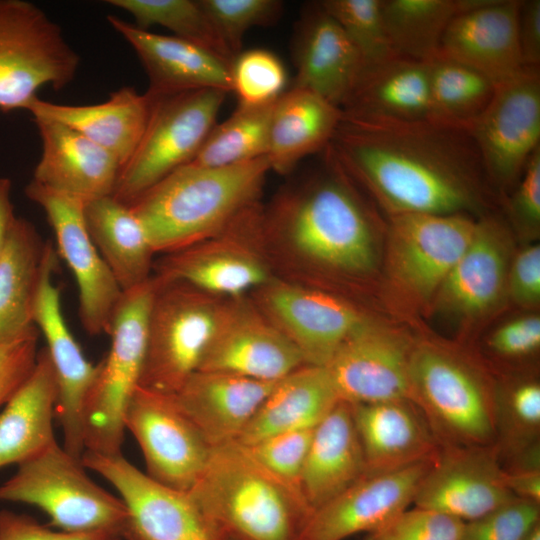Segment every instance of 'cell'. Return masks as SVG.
Masks as SVG:
<instances>
[{
    "label": "cell",
    "mask_w": 540,
    "mask_h": 540,
    "mask_svg": "<svg viewBox=\"0 0 540 540\" xmlns=\"http://www.w3.org/2000/svg\"><path fill=\"white\" fill-rule=\"evenodd\" d=\"M503 478L513 496L540 504V469L503 470Z\"/></svg>",
    "instance_id": "cell-55"
},
{
    "label": "cell",
    "mask_w": 540,
    "mask_h": 540,
    "mask_svg": "<svg viewBox=\"0 0 540 540\" xmlns=\"http://www.w3.org/2000/svg\"><path fill=\"white\" fill-rule=\"evenodd\" d=\"M45 247L34 225L15 216L0 257V345L39 334L34 306Z\"/></svg>",
    "instance_id": "cell-35"
},
{
    "label": "cell",
    "mask_w": 540,
    "mask_h": 540,
    "mask_svg": "<svg viewBox=\"0 0 540 540\" xmlns=\"http://www.w3.org/2000/svg\"><path fill=\"white\" fill-rule=\"evenodd\" d=\"M108 22L134 49L149 80L147 93L219 89L232 92L231 63L173 35L156 34L109 15Z\"/></svg>",
    "instance_id": "cell-25"
},
{
    "label": "cell",
    "mask_w": 540,
    "mask_h": 540,
    "mask_svg": "<svg viewBox=\"0 0 540 540\" xmlns=\"http://www.w3.org/2000/svg\"><path fill=\"white\" fill-rule=\"evenodd\" d=\"M324 152L391 215L464 214L487 205L491 183L465 129L342 115Z\"/></svg>",
    "instance_id": "cell-1"
},
{
    "label": "cell",
    "mask_w": 540,
    "mask_h": 540,
    "mask_svg": "<svg viewBox=\"0 0 540 540\" xmlns=\"http://www.w3.org/2000/svg\"><path fill=\"white\" fill-rule=\"evenodd\" d=\"M81 461L114 486L125 504L128 521L123 540H221L225 535L190 492L152 479L122 453L85 450Z\"/></svg>",
    "instance_id": "cell-12"
},
{
    "label": "cell",
    "mask_w": 540,
    "mask_h": 540,
    "mask_svg": "<svg viewBox=\"0 0 540 540\" xmlns=\"http://www.w3.org/2000/svg\"><path fill=\"white\" fill-rule=\"evenodd\" d=\"M486 345L489 353L503 362L534 357L540 349L539 316L526 315L506 322L494 330Z\"/></svg>",
    "instance_id": "cell-49"
},
{
    "label": "cell",
    "mask_w": 540,
    "mask_h": 540,
    "mask_svg": "<svg viewBox=\"0 0 540 540\" xmlns=\"http://www.w3.org/2000/svg\"><path fill=\"white\" fill-rule=\"evenodd\" d=\"M57 381L46 348L33 371L0 413V468L21 464L56 442L53 430Z\"/></svg>",
    "instance_id": "cell-34"
},
{
    "label": "cell",
    "mask_w": 540,
    "mask_h": 540,
    "mask_svg": "<svg viewBox=\"0 0 540 540\" xmlns=\"http://www.w3.org/2000/svg\"><path fill=\"white\" fill-rule=\"evenodd\" d=\"M125 430L138 442L146 474L189 492L202 476L212 447L176 405L172 394L137 386L124 415Z\"/></svg>",
    "instance_id": "cell-16"
},
{
    "label": "cell",
    "mask_w": 540,
    "mask_h": 540,
    "mask_svg": "<svg viewBox=\"0 0 540 540\" xmlns=\"http://www.w3.org/2000/svg\"><path fill=\"white\" fill-rule=\"evenodd\" d=\"M523 540H540V524L537 525Z\"/></svg>",
    "instance_id": "cell-57"
},
{
    "label": "cell",
    "mask_w": 540,
    "mask_h": 540,
    "mask_svg": "<svg viewBox=\"0 0 540 540\" xmlns=\"http://www.w3.org/2000/svg\"><path fill=\"white\" fill-rule=\"evenodd\" d=\"M477 0H381L385 30L397 56L427 62L451 20Z\"/></svg>",
    "instance_id": "cell-38"
},
{
    "label": "cell",
    "mask_w": 540,
    "mask_h": 540,
    "mask_svg": "<svg viewBox=\"0 0 540 540\" xmlns=\"http://www.w3.org/2000/svg\"><path fill=\"white\" fill-rule=\"evenodd\" d=\"M303 365L297 348L243 296L229 299L198 370L273 382Z\"/></svg>",
    "instance_id": "cell-21"
},
{
    "label": "cell",
    "mask_w": 540,
    "mask_h": 540,
    "mask_svg": "<svg viewBox=\"0 0 540 540\" xmlns=\"http://www.w3.org/2000/svg\"><path fill=\"white\" fill-rule=\"evenodd\" d=\"M339 401L326 367L303 365L276 382L236 441L248 446L277 434L314 429Z\"/></svg>",
    "instance_id": "cell-33"
},
{
    "label": "cell",
    "mask_w": 540,
    "mask_h": 540,
    "mask_svg": "<svg viewBox=\"0 0 540 540\" xmlns=\"http://www.w3.org/2000/svg\"><path fill=\"white\" fill-rule=\"evenodd\" d=\"M341 110L352 119L431 120L426 62L395 56L363 66Z\"/></svg>",
    "instance_id": "cell-32"
},
{
    "label": "cell",
    "mask_w": 540,
    "mask_h": 540,
    "mask_svg": "<svg viewBox=\"0 0 540 540\" xmlns=\"http://www.w3.org/2000/svg\"><path fill=\"white\" fill-rule=\"evenodd\" d=\"M517 33L523 66L540 68V0H520Z\"/></svg>",
    "instance_id": "cell-54"
},
{
    "label": "cell",
    "mask_w": 540,
    "mask_h": 540,
    "mask_svg": "<svg viewBox=\"0 0 540 540\" xmlns=\"http://www.w3.org/2000/svg\"><path fill=\"white\" fill-rule=\"evenodd\" d=\"M508 200V214L515 229L536 236L540 229V147L531 155Z\"/></svg>",
    "instance_id": "cell-50"
},
{
    "label": "cell",
    "mask_w": 540,
    "mask_h": 540,
    "mask_svg": "<svg viewBox=\"0 0 540 540\" xmlns=\"http://www.w3.org/2000/svg\"><path fill=\"white\" fill-rule=\"evenodd\" d=\"M11 186L12 183L9 178H0V257L5 246L9 228L16 216L10 199Z\"/></svg>",
    "instance_id": "cell-56"
},
{
    "label": "cell",
    "mask_w": 540,
    "mask_h": 540,
    "mask_svg": "<svg viewBox=\"0 0 540 540\" xmlns=\"http://www.w3.org/2000/svg\"><path fill=\"white\" fill-rule=\"evenodd\" d=\"M366 472L351 404L339 401L314 428L300 478L311 514L340 495Z\"/></svg>",
    "instance_id": "cell-31"
},
{
    "label": "cell",
    "mask_w": 540,
    "mask_h": 540,
    "mask_svg": "<svg viewBox=\"0 0 540 540\" xmlns=\"http://www.w3.org/2000/svg\"><path fill=\"white\" fill-rule=\"evenodd\" d=\"M426 64L431 120L466 130L490 103L496 84L477 70L440 52Z\"/></svg>",
    "instance_id": "cell-40"
},
{
    "label": "cell",
    "mask_w": 540,
    "mask_h": 540,
    "mask_svg": "<svg viewBox=\"0 0 540 540\" xmlns=\"http://www.w3.org/2000/svg\"><path fill=\"white\" fill-rule=\"evenodd\" d=\"M413 346L402 334L366 319L325 366L340 400L350 404L409 400Z\"/></svg>",
    "instance_id": "cell-19"
},
{
    "label": "cell",
    "mask_w": 540,
    "mask_h": 540,
    "mask_svg": "<svg viewBox=\"0 0 540 540\" xmlns=\"http://www.w3.org/2000/svg\"><path fill=\"white\" fill-rule=\"evenodd\" d=\"M154 278L138 386L173 394L199 369L229 299L183 282Z\"/></svg>",
    "instance_id": "cell-7"
},
{
    "label": "cell",
    "mask_w": 540,
    "mask_h": 540,
    "mask_svg": "<svg viewBox=\"0 0 540 540\" xmlns=\"http://www.w3.org/2000/svg\"><path fill=\"white\" fill-rule=\"evenodd\" d=\"M513 497L494 446H443L424 475L413 503L467 523Z\"/></svg>",
    "instance_id": "cell-20"
},
{
    "label": "cell",
    "mask_w": 540,
    "mask_h": 540,
    "mask_svg": "<svg viewBox=\"0 0 540 540\" xmlns=\"http://www.w3.org/2000/svg\"><path fill=\"white\" fill-rule=\"evenodd\" d=\"M88 233L123 292L150 279L155 254L145 230L127 205L112 195L85 202Z\"/></svg>",
    "instance_id": "cell-37"
},
{
    "label": "cell",
    "mask_w": 540,
    "mask_h": 540,
    "mask_svg": "<svg viewBox=\"0 0 540 540\" xmlns=\"http://www.w3.org/2000/svg\"><path fill=\"white\" fill-rule=\"evenodd\" d=\"M259 202L215 235L154 261L153 273L221 298L248 296L275 276L262 239Z\"/></svg>",
    "instance_id": "cell-11"
},
{
    "label": "cell",
    "mask_w": 540,
    "mask_h": 540,
    "mask_svg": "<svg viewBox=\"0 0 540 540\" xmlns=\"http://www.w3.org/2000/svg\"><path fill=\"white\" fill-rule=\"evenodd\" d=\"M231 54L241 52L245 33L277 22L283 3L277 0H199Z\"/></svg>",
    "instance_id": "cell-45"
},
{
    "label": "cell",
    "mask_w": 540,
    "mask_h": 540,
    "mask_svg": "<svg viewBox=\"0 0 540 540\" xmlns=\"http://www.w3.org/2000/svg\"><path fill=\"white\" fill-rule=\"evenodd\" d=\"M147 94L151 105L145 131L133 155L121 168L112 194L127 205L195 158L216 124L227 92L199 89Z\"/></svg>",
    "instance_id": "cell-9"
},
{
    "label": "cell",
    "mask_w": 540,
    "mask_h": 540,
    "mask_svg": "<svg viewBox=\"0 0 540 540\" xmlns=\"http://www.w3.org/2000/svg\"><path fill=\"white\" fill-rule=\"evenodd\" d=\"M85 469L81 458L56 441L18 465L0 485V501L38 507L60 531L112 532L123 539L128 521L125 504L94 483Z\"/></svg>",
    "instance_id": "cell-6"
},
{
    "label": "cell",
    "mask_w": 540,
    "mask_h": 540,
    "mask_svg": "<svg viewBox=\"0 0 540 540\" xmlns=\"http://www.w3.org/2000/svg\"><path fill=\"white\" fill-rule=\"evenodd\" d=\"M324 157L326 171L283 188L263 206V246L275 276L304 285L320 275L365 277L377 262L372 213L349 177Z\"/></svg>",
    "instance_id": "cell-2"
},
{
    "label": "cell",
    "mask_w": 540,
    "mask_h": 540,
    "mask_svg": "<svg viewBox=\"0 0 540 540\" xmlns=\"http://www.w3.org/2000/svg\"><path fill=\"white\" fill-rule=\"evenodd\" d=\"M409 400L440 447L494 446V386L485 369L449 348L416 343L409 361Z\"/></svg>",
    "instance_id": "cell-5"
},
{
    "label": "cell",
    "mask_w": 540,
    "mask_h": 540,
    "mask_svg": "<svg viewBox=\"0 0 540 540\" xmlns=\"http://www.w3.org/2000/svg\"><path fill=\"white\" fill-rule=\"evenodd\" d=\"M34 122L42 142L34 181L84 201L113 194L121 165L109 152L60 122Z\"/></svg>",
    "instance_id": "cell-27"
},
{
    "label": "cell",
    "mask_w": 540,
    "mask_h": 540,
    "mask_svg": "<svg viewBox=\"0 0 540 540\" xmlns=\"http://www.w3.org/2000/svg\"><path fill=\"white\" fill-rule=\"evenodd\" d=\"M293 60V87L314 92L340 109L364 66L343 29L319 3L300 19Z\"/></svg>",
    "instance_id": "cell-28"
},
{
    "label": "cell",
    "mask_w": 540,
    "mask_h": 540,
    "mask_svg": "<svg viewBox=\"0 0 540 540\" xmlns=\"http://www.w3.org/2000/svg\"><path fill=\"white\" fill-rule=\"evenodd\" d=\"M150 105L147 93L125 86L98 104L64 105L36 97L26 110L33 118L54 120L81 133L109 152L122 168L143 136Z\"/></svg>",
    "instance_id": "cell-30"
},
{
    "label": "cell",
    "mask_w": 540,
    "mask_h": 540,
    "mask_svg": "<svg viewBox=\"0 0 540 540\" xmlns=\"http://www.w3.org/2000/svg\"><path fill=\"white\" fill-rule=\"evenodd\" d=\"M313 430L277 434L246 447L264 468L301 494L300 478Z\"/></svg>",
    "instance_id": "cell-46"
},
{
    "label": "cell",
    "mask_w": 540,
    "mask_h": 540,
    "mask_svg": "<svg viewBox=\"0 0 540 540\" xmlns=\"http://www.w3.org/2000/svg\"><path fill=\"white\" fill-rule=\"evenodd\" d=\"M155 289L156 280L152 275L143 284L123 292L108 332L111 336L109 353L99 363L97 378L84 406L85 450L101 454L121 453L124 415L139 385Z\"/></svg>",
    "instance_id": "cell-8"
},
{
    "label": "cell",
    "mask_w": 540,
    "mask_h": 540,
    "mask_svg": "<svg viewBox=\"0 0 540 540\" xmlns=\"http://www.w3.org/2000/svg\"><path fill=\"white\" fill-rule=\"evenodd\" d=\"M365 540H372V538L370 536H368Z\"/></svg>",
    "instance_id": "cell-59"
},
{
    "label": "cell",
    "mask_w": 540,
    "mask_h": 540,
    "mask_svg": "<svg viewBox=\"0 0 540 540\" xmlns=\"http://www.w3.org/2000/svg\"><path fill=\"white\" fill-rule=\"evenodd\" d=\"M221 540H241V539L235 536L229 535V534H225Z\"/></svg>",
    "instance_id": "cell-58"
},
{
    "label": "cell",
    "mask_w": 540,
    "mask_h": 540,
    "mask_svg": "<svg viewBox=\"0 0 540 540\" xmlns=\"http://www.w3.org/2000/svg\"><path fill=\"white\" fill-rule=\"evenodd\" d=\"M78 53L61 27L24 0H0V110L27 109L41 87L60 90L76 76Z\"/></svg>",
    "instance_id": "cell-10"
},
{
    "label": "cell",
    "mask_w": 540,
    "mask_h": 540,
    "mask_svg": "<svg viewBox=\"0 0 540 540\" xmlns=\"http://www.w3.org/2000/svg\"><path fill=\"white\" fill-rule=\"evenodd\" d=\"M319 4L343 29L364 66L397 56L385 30L381 0H324Z\"/></svg>",
    "instance_id": "cell-43"
},
{
    "label": "cell",
    "mask_w": 540,
    "mask_h": 540,
    "mask_svg": "<svg viewBox=\"0 0 540 540\" xmlns=\"http://www.w3.org/2000/svg\"><path fill=\"white\" fill-rule=\"evenodd\" d=\"M276 100L256 106L238 104L227 119L214 125L189 164L225 167L266 157Z\"/></svg>",
    "instance_id": "cell-41"
},
{
    "label": "cell",
    "mask_w": 540,
    "mask_h": 540,
    "mask_svg": "<svg viewBox=\"0 0 540 540\" xmlns=\"http://www.w3.org/2000/svg\"><path fill=\"white\" fill-rule=\"evenodd\" d=\"M56 249L46 242L42 272L34 306V324L42 332L57 381L55 418L62 427L63 447L81 458L83 411L97 378L99 364L87 360L70 332L61 309V293L53 282L57 269Z\"/></svg>",
    "instance_id": "cell-18"
},
{
    "label": "cell",
    "mask_w": 540,
    "mask_h": 540,
    "mask_svg": "<svg viewBox=\"0 0 540 540\" xmlns=\"http://www.w3.org/2000/svg\"><path fill=\"white\" fill-rule=\"evenodd\" d=\"M539 524L540 504L513 497L465 523L462 540H523Z\"/></svg>",
    "instance_id": "cell-47"
},
{
    "label": "cell",
    "mask_w": 540,
    "mask_h": 540,
    "mask_svg": "<svg viewBox=\"0 0 540 540\" xmlns=\"http://www.w3.org/2000/svg\"><path fill=\"white\" fill-rule=\"evenodd\" d=\"M494 427L501 466L540 446V383L535 376L511 372L495 379Z\"/></svg>",
    "instance_id": "cell-39"
},
{
    "label": "cell",
    "mask_w": 540,
    "mask_h": 540,
    "mask_svg": "<svg viewBox=\"0 0 540 540\" xmlns=\"http://www.w3.org/2000/svg\"><path fill=\"white\" fill-rule=\"evenodd\" d=\"M270 171L266 157L225 167L187 164L130 207L155 254H167L215 235L259 203Z\"/></svg>",
    "instance_id": "cell-3"
},
{
    "label": "cell",
    "mask_w": 540,
    "mask_h": 540,
    "mask_svg": "<svg viewBox=\"0 0 540 540\" xmlns=\"http://www.w3.org/2000/svg\"><path fill=\"white\" fill-rule=\"evenodd\" d=\"M25 194L45 212L55 235L57 254L74 275L83 328L89 335L108 334L123 291L88 233L84 218L86 201L34 180L25 187Z\"/></svg>",
    "instance_id": "cell-17"
},
{
    "label": "cell",
    "mask_w": 540,
    "mask_h": 540,
    "mask_svg": "<svg viewBox=\"0 0 540 540\" xmlns=\"http://www.w3.org/2000/svg\"><path fill=\"white\" fill-rule=\"evenodd\" d=\"M287 72L273 52L255 48L238 53L231 63V86L238 104L256 106L275 101L285 92Z\"/></svg>",
    "instance_id": "cell-44"
},
{
    "label": "cell",
    "mask_w": 540,
    "mask_h": 540,
    "mask_svg": "<svg viewBox=\"0 0 540 540\" xmlns=\"http://www.w3.org/2000/svg\"><path fill=\"white\" fill-rule=\"evenodd\" d=\"M342 110L306 89L291 87L276 100L266 158L270 170L289 174L305 157L324 151L342 120Z\"/></svg>",
    "instance_id": "cell-36"
},
{
    "label": "cell",
    "mask_w": 540,
    "mask_h": 540,
    "mask_svg": "<svg viewBox=\"0 0 540 540\" xmlns=\"http://www.w3.org/2000/svg\"><path fill=\"white\" fill-rule=\"evenodd\" d=\"M464 526V522L450 515L415 506L369 536L372 540H462Z\"/></svg>",
    "instance_id": "cell-48"
},
{
    "label": "cell",
    "mask_w": 540,
    "mask_h": 540,
    "mask_svg": "<svg viewBox=\"0 0 540 540\" xmlns=\"http://www.w3.org/2000/svg\"><path fill=\"white\" fill-rule=\"evenodd\" d=\"M507 293L523 307H536L540 302V246L532 244L521 249L510 260Z\"/></svg>",
    "instance_id": "cell-51"
},
{
    "label": "cell",
    "mask_w": 540,
    "mask_h": 540,
    "mask_svg": "<svg viewBox=\"0 0 540 540\" xmlns=\"http://www.w3.org/2000/svg\"><path fill=\"white\" fill-rule=\"evenodd\" d=\"M248 296L297 348L305 365L326 366L345 339L366 320L348 300L278 276Z\"/></svg>",
    "instance_id": "cell-15"
},
{
    "label": "cell",
    "mask_w": 540,
    "mask_h": 540,
    "mask_svg": "<svg viewBox=\"0 0 540 540\" xmlns=\"http://www.w3.org/2000/svg\"><path fill=\"white\" fill-rule=\"evenodd\" d=\"M520 0H477L449 23L439 52L482 73L495 84L522 64L517 33Z\"/></svg>",
    "instance_id": "cell-24"
},
{
    "label": "cell",
    "mask_w": 540,
    "mask_h": 540,
    "mask_svg": "<svg viewBox=\"0 0 540 540\" xmlns=\"http://www.w3.org/2000/svg\"><path fill=\"white\" fill-rule=\"evenodd\" d=\"M366 472L376 474L433 459L440 445L409 400L351 404Z\"/></svg>",
    "instance_id": "cell-29"
},
{
    "label": "cell",
    "mask_w": 540,
    "mask_h": 540,
    "mask_svg": "<svg viewBox=\"0 0 540 540\" xmlns=\"http://www.w3.org/2000/svg\"><path fill=\"white\" fill-rule=\"evenodd\" d=\"M476 222L465 214H395L388 226L387 273L414 304L432 303L470 243Z\"/></svg>",
    "instance_id": "cell-13"
},
{
    "label": "cell",
    "mask_w": 540,
    "mask_h": 540,
    "mask_svg": "<svg viewBox=\"0 0 540 540\" xmlns=\"http://www.w3.org/2000/svg\"><path fill=\"white\" fill-rule=\"evenodd\" d=\"M276 382L197 370L172 396L204 440L215 448L239 438Z\"/></svg>",
    "instance_id": "cell-26"
},
{
    "label": "cell",
    "mask_w": 540,
    "mask_h": 540,
    "mask_svg": "<svg viewBox=\"0 0 540 540\" xmlns=\"http://www.w3.org/2000/svg\"><path fill=\"white\" fill-rule=\"evenodd\" d=\"M0 540H123L112 532L54 531L31 516L0 510Z\"/></svg>",
    "instance_id": "cell-53"
},
{
    "label": "cell",
    "mask_w": 540,
    "mask_h": 540,
    "mask_svg": "<svg viewBox=\"0 0 540 540\" xmlns=\"http://www.w3.org/2000/svg\"><path fill=\"white\" fill-rule=\"evenodd\" d=\"M107 3L129 13L139 28L163 26L173 36L197 44L230 63L234 59L199 0H109Z\"/></svg>",
    "instance_id": "cell-42"
},
{
    "label": "cell",
    "mask_w": 540,
    "mask_h": 540,
    "mask_svg": "<svg viewBox=\"0 0 540 540\" xmlns=\"http://www.w3.org/2000/svg\"><path fill=\"white\" fill-rule=\"evenodd\" d=\"M432 460L401 469L368 474L314 511L298 540H344L373 533L413 503Z\"/></svg>",
    "instance_id": "cell-22"
},
{
    "label": "cell",
    "mask_w": 540,
    "mask_h": 540,
    "mask_svg": "<svg viewBox=\"0 0 540 540\" xmlns=\"http://www.w3.org/2000/svg\"><path fill=\"white\" fill-rule=\"evenodd\" d=\"M189 492L225 534L241 540H298L311 515L302 495L237 441L212 449Z\"/></svg>",
    "instance_id": "cell-4"
},
{
    "label": "cell",
    "mask_w": 540,
    "mask_h": 540,
    "mask_svg": "<svg viewBox=\"0 0 540 540\" xmlns=\"http://www.w3.org/2000/svg\"><path fill=\"white\" fill-rule=\"evenodd\" d=\"M509 235L495 218L476 222L473 237L438 289L432 304L462 321L494 310L507 293Z\"/></svg>",
    "instance_id": "cell-23"
},
{
    "label": "cell",
    "mask_w": 540,
    "mask_h": 540,
    "mask_svg": "<svg viewBox=\"0 0 540 540\" xmlns=\"http://www.w3.org/2000/svg\"><path fill=\"white\" fill-rule=\"evenodd\" d=\"M38 336L0 345V406L5 405L33 371Z\"/></svg>",
    "instance_id": "cell-52"
},
{
    "label": "cell",
    "mask_w": 540,
    "mask_h": 540,
    "mask_svg": "<svg viewBox=\"0 0 540 540\" xmlns=\"http://www.w3.org/2000/svg\"><path fill=\"white\" fill-rule=\"evenodd\" d=\"M490 183L513 188L540 147V68L523 67L496 84L485 110L466 129Z\"/></svg>",
    "instance_id": "cell-14"
}]
</instances>
